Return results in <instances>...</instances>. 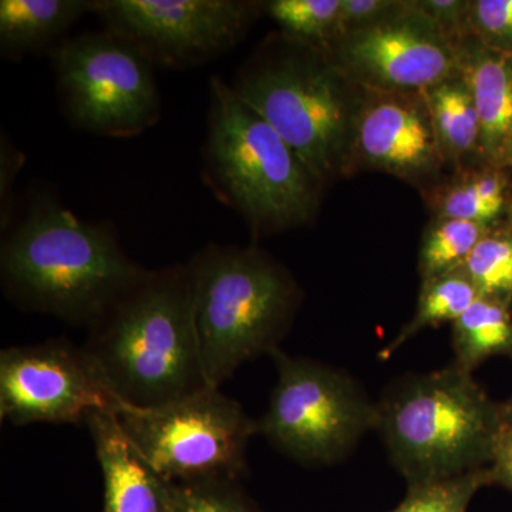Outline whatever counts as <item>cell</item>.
Here are the masks:
<instances>
[{"label":"cell","instance_id":"cell-1","mask_svg":"<svg viewBox=\"0 0 512 512\" xmlns=\"http://www.w3.org/2000/svg\"><path fill=\"white\" fill-rule=\"evenodd\" d=\"M146 272L124 251L113 225L82 220L43 192L0 248L10 301L86 329Z\"/></svg>","mask_w":512,"mask_h":512},{"label":"cell","instance_id":"cell-2","mask_svg":"<svg viewBox=\"0 0 512 512\" xmlns=\"http://www.w3.org/2000/svg\"><path fill=\"white\" fill-rule=\"evenodd\" d=\"M83 348L121 407L158 409L210 387L187 265L147 269L87 328Z\"/></svg>","mask_w":512,"mask_h":512},{"label":"cell","instance_id":"cell-3","mask_svg":"<svg viewBox=\"0 0 512 512\" xmlns=\"http://www.w3.org/2000/svg\"><path fill=\"white\" fill-rule=\"evenodd\" d=\"M231 87L323 184L348 178L365 89L328 50L275 33L242 64Z\"/></svg>","mask_w":512,"mask_h":512},{"label":"cell","instance_id":"cell-4","mask_svg":"<svg viewBox=\"0 0 512 512\" xmlns=\"http://www.w3.org/2000/svg\"><path fill=\"white\" fill-rule=\"evenodd\" d=\"M202 175L218 200L241 215L254 239L311 225L326 188L218 76L210 80Z\"/></svg>","mask_w":512,"mask_h":512},{"label":"cell","instance_id":"cell-5","mask_svg":"<svg viewBox=\"0 0 512 512\" xmlns=\"http://www.w3.org/2000/svg\"><path fill=\"white\" fill-rule=\"evenodd\" d=\"M376 413V430L407 488L490 467L504 430L503 404L456 363L397 380Z\"/></svg>","mask_w":512,"mask_h":512},{"label":"cell","instance_id":"cell-6","mask_svg":"<svg viewBox=\"0 0 512 512\" xmlns=\"http://www.w3.org/2000/svg\"><path fill=\"white\" fill-rule=\"evenodd\" d=\"M185 265L205 377L221 389L238 367L279 349L303 292L288 268L255 245L210 244Z\"/></svg>","mask_w":512,"mask_h":512},{"label":"cell","instance_id":"cell-7","mask_svg":"<svg viewBox=\"0 0 512 512\" xmlns=\"http://www.w3.org/2000/svg\"><path fill=\"white\" fill-rule=\"evenodd\" d=\"M121 429L138 453L174 484L238 480L259 421L218 387L158 409L120 407Z\"/></svg>","mask_w":512,"mask_h":512},{"label":"cell","instance_id":"cell-8","mask_svg":"<svg viewBox=\"0 0 512 512\" xmlns=\"http://www.w3.org/2000/svg\"><path fill=\"white\" fill-rule=\"evenodd\" d=\"M271 356L278 380L259 433L282 453L302 464L326 466L376 430V403L348 373L281 349Z\"/></svg>","mask_w":512,"mask_h":512},{"label":"cell","instance_id":"cell-9","mask_svg":"<svg viewBox=\"0 0 512 512\" xmlns=\"http://www.w3.org/2000/svg\"><path fill=\"white\" fill-rule=\"evenodd\" d=\"M64 114L74 127L134 137L160 120L154 64L111 30L67 37L52 53Z\"/></svg>","mask_w":512,"mask_h":512},{"label":"cell","instance_id":"cell-10","mask_svg":"<svg viewBox=\"0 0 512 512\" xmlns=\"http://www.w3.org/2000/svg\"><path fill=\"white\" fill-rule=\"evenodd\" d=\"M92 13L154 66L180 69L234 49L264 8L254 0H92Z\"/></svg>","mask_w":512,"mask_h":512},{"label":"cell","instance_id":"cell-11","mask_svg":"<svg viewBox=\"0 0 512 512\" xmlns=\"http://www.w3.org/2000/svg\"><path fill=\"white\" fill-rule=\"evenodd\" d=\"M121 407L89 353L64 339L0 352V417L15 426L86 424Z\"/></svg>","mask_w":512,"mask_h":512},{"label":"cell","instance_id":"cell-12","mask_svg":"<svg viewBox=\"0 0 512 512\" xmlns=\"http://www.w3.org/2000/svg\"><path fill=\"white\" fill-rule=\"evenodd\" d=\"M326 50L367 90L424 92L460 73L457 46L416 0H402L379 22L340 37Z\"/></svg>","mask_w":512,"mask_h":512},{"label":"cell","instance_id":"cell-13","mask_svg":"<svg viewBox=\"0 0 512 512\" xmlns=\"http://www.w3.org/2000/svg\"><path fill=\"white\" fill-rule=\"evenodd\" d=\"M363 171L393 175L420 194L450 174L423 92L365 89L346 177Z\"/></svg>","mask_w":512,"mask_h":512},{"label":"cell","instance_id":"cell-14","mask_svg":"<svg viewBox=\"0 0 512 512\" xmlns=\"http://www.w3.org/2000/svg\"><path fill=\"white\" fill-rule=\"evenodd\" d=\"M86 426L103 476V512H173L175 484L138 453L116 412H94Z\"/></svg>","mask_w":512,"mask_h":512},{"label":"cell","instance_id":"cell-15","mask_svg":"<svg viewBox=\"0 0 512 512\" xmlns=\"http://www.w3.org/2000/svg\"><path fill=\"white\" fill-rule=\"evenodd\" d=\"M457 53L480 119L484 164L501 165L512 133V56L488 49L471 35L458 43Z\"/></svg>","mask_w":512,"mask_h":512},{"label":"cell","instance_id":"cell-16","mask_svg":"<svg viewBox=\"0 0 512 512\" xmlns=\"http://www.w3.org/2000/svg\"><path fill=\"white\" fill-rule=\"evenodd\" d=\"M421 197L431 218L494 225L512 215L510 168L480 164L454 171Z\"/></svg>","mask_w":512,"mask_h":512},{"label":"cell","instance_id":"cell-17","mask_svg":"<svg viewBox=\"0 0 512 512\" xmlns=\"http://www.w3.org/2000/svg\"><path fill=\"white\" fill-rule=\"evenodd\" d=\"M86 13L92 0H2L0 52L9 60L52 53Z\"/></svg>","mask_w":512,"mask_h":512},{"label":"cell","instance_id":"cell-18","mask_svg":"<svg viewBox=\"0 0 512 512\" xmlns=\"http://www.w3.org/2000/svg\"><path fill=\"white\" fill-rule=\"evenodd\" d=\"M448 173L484 164L473 94L460 73L424 90Z\"/></svg>","mask_w":512,"mask_h":512},{"label":"cell","instance_id":"cell-19","mask_svg":"<svg viewBox=\"0 0 512 512\" xmlns=\"http://www.w3.org/2000/svg\"><path fill=\"white\" fill-rule=\"evenodd\" d=\"M453 348L454 363L471 373L490 357H512L510 306L480 296L453 323Z\"/></svg>","mask_w":512,"mask_h":512},{"label":"cell","instance_id":"cell-20","mask_svg":"<svg viewBox=\"0 0 512 512\" xmlns=\"http://www.w3.org/2000/svg\"><path fill=\"white\" fill-rule=\"evenodd\" d=\"M478 298L480 295L477 289L461 271L421 281L419 302L413 318L382 349L380 359L387 360L392 357L404 343L419 335L421 330L437 328L443 323L453 325Z\"/></svg>","mask_w":512,"mask_h":512},{"label":"cell","instance_id":"cell-21","mask_svg":"<svg viewBox=\"0 0 512 512\" xmlns=\"http://www.w3.org/2000/svg\"><path fill=\"white\" fill-rule=\"evenodd\" d=\"M458 271L467 276L481 298L511 308L512 215L488 229Z\"/></svg>","mask_w":512,"mask_h":512},{"label":"cell","instance_id":"cell-22","mask_svg":"<svg viewBox=\"0 0 512 512\" xmlns=\"http://www.w3.org/2000/svg\"><path fill=\"white\" fill-rule=\"evenodd\" d=\"M491 227L456 218H431L421 239V281L458 271Z\"/></svg>","mask_w":512,"mask_h":512},{"label":"cell","instance_id":"cell-23","mask_svg":"<svg viewBox=\"0 0 512 512\" xmlns=\"http://www.w3.org/2000/svg\"><path fill=\"white\" fill-rule=\"evenodd\" d=\"M264 16L295 42L328 49L336 37L340 0H269Z\"/></svg>","mask_w":512,"mask_h":512},{"label":"cell","instance_id":"cell-24","mask_svg":"<svg viewBox=\"0 0 512 512\" xmlns=\"http://www.w3.org/2000/svg\"><path fill=\"white\" fill-rule=\"evenodd\" d=\"M490 468L407 488V495L392 512H467L474 495L491 485Z\"/></svg>","mask_w":512,"mask_h":512},{"label":"cell","instance_id":"cell-25","mask_svg":"<svg viewBox=\"0 0 512 512\" xmlns=\"http://www.w3.org/2000/svg\"><path fill=\"white\" fill-rule=\"evenodd\" d=\"M173 512H261L239 488L238 480L174 485Z\"/></svg>","mask_w":512,"mask_h":512},{"label":"cell","instance_id":"cell-26","mask_svg":"<svg viewBox=\"0 0 512 512\" xmlns=\"http://www.w3.org/2000/svg\"><path fill=\"white\" fill-rule=\"evenodd\" d=\"M468 26L481 45L512 56V0H470Z\"/></svg>","mask_w":512,"mask_h":512},{"label":"cell","instance_id":"cell-27","mask_svg":"<svg viewBox=\"0 0 512 512\" xmlns=\"http://www.w3.org/2000/svg\"><path fill=\"white\" fill-rule=\"evenodd\" d=\"M402 0H340L336 40L379 22L399 8Z\"/></svg>","mask_w":512,"mask_h":512},{"label":"cell","instance_id":"cell-28","mask_svg":"<svg viewBox=\"0 0 512 512\" xmlns=\"http://www.w3.org/2000/svg\"><path fill=\"white\" fill-rule=\"evenodd\" d=\"M419 8L448 37L458 45L464 37L470 36L468 26V6L470 0H416Z\"/></svg>","mask_w":512,"mask_h":512},{"label":"cell","instance_id":"cell-29","mask_svg":"<svg viewBox=\"0 0 512 512\" xmlns=\"http://www.w3.org/2000/svg\"><path fill=\"white\" fill-rule=\"evenodd\" d=\"M23 164H25V156L10 143L5 133H2V141H0V225H2V231L12 225L13 185L18 180Z\"/></svg>","mask_w":512,"mask_h":512},{"label":"cell","instance_id":"cell-30","mask_svg":"<svg viewBox=\"0 0 512 512\" xmlns=\"http://www.w3.org/2000/svg\"><path fill=\"white\" fill-rule=\"evenodd\" d=\"M491 483L504 485L512 491V430L504 429L495 446L490 464Z\"/></svg>","mask_w":512,"mask_h":512},{"label":"cell","instance_id":"cell-31","mask_svg":"<svg viewBox=\"0 0 512 512\" xmlns=\"http://www.w3.org/2000/svg\"><path fill=\"white\" fill-rule=\"evenodd\" d=\"M504 429L512 430V397L503 404Z\"/></svg>","mask_w":512,"mask_h":512},{"label":"cell","instance_id":"cell-32","mask_svg":"<svg viewBox=\"0 0 512 512\" xmlns=\"http://www.w3.org/2000/svg\"><path fill=\"white\" fill-rule=\"evenodd\" d=\"M501 167L510 168V170L512 168V133L507 146H505L503 160H501Z\"/></svg>","mask_w":512,"mask_h":512}]
</instances>
